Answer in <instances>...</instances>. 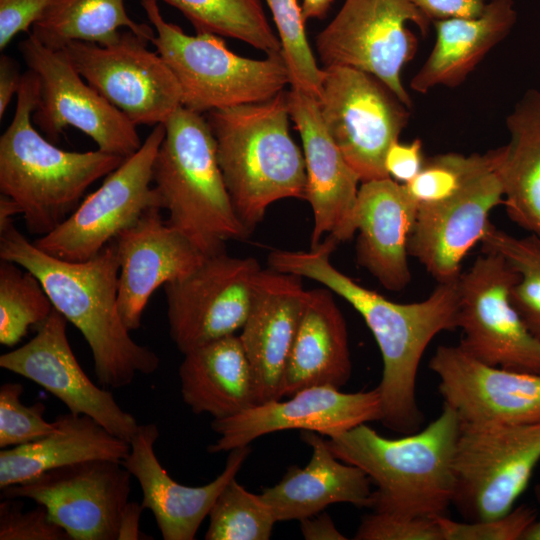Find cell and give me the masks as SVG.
Here are the masks:
<instances>
[{"instance_id":"obj_1","label":"cell","mask_w":540,"mask_h":540,"mask_svg":"<svg viewBox=\"0 0 540 540\" xmlns=\"http://www.w3.org/2000/svg\"><path fill=\"white\" fill-rule=\"evenodd\" d=\"M338 244L326 236L310 251L275 250L268 255V265L319 282L362 316L382 357V377L377 387L382 402L380 421L396 432H416L424 421L416 397L419 363L437 334L458 328V279L438 283L422 301L397 303L334 267L329 257Z\"/></svg>"},{"instance_id":"obj_2","label":"cell","mask_w":540,"mask_h":540,"mask_svg":"<svg viewBox=\"0 0 540 540\" xmlns=\"http://www.w3.org/2000/svg\"><path fill=\"white\" fill-rule=\"evenodd\" d=\"M0 258L39 279L54 309L85 338L101 385L122 388L138 373L150 375L158 369L157 354L132 339L120 316L114 240L86 261H67L29 242L10 220L0 225Z\"/></svg>"},{"instance_id":"obj_3","label":"cell","mask_w":540,"mask_h":540,"mask_svg":"<svg viewBox=\"0 0 540 540\" xmlns=\"http://www.w3.org/2000/svg\"><path fill=\"white\" fill-rule=\"evenodd\" d=\"M461 420L443 404L424 429L381 436L367 423L326 438L333 454L360 468L377 489L371 508L407 516H444L455 494L454 460Z\"/></svg>"},{"instance_id":"obj_4","label":"cell","mask_w":540,"mask_h":540,"mask_svg":"<svg viewBox=\"0 0 540 540\" xmlns=\"http://www.w3.org/2000/svg\"><path fill=\"white\" fill-rule=\"evenodd\" d=\"M39 89L38 77L28 69L13 119L0 137V191L17 203L27 231L41 237L61 225L86 190L125 158L99 149L66 151L44 138L32 124Z\"/></svg>"},{"instance_id":"obj_5","label":"cell","mask_w":540,"mask_h":540,"mask_svg":"<svg viewBox=\"0 0 540 540\" xmlns=\"http://www.w3.org/2000/svg\"><path fill=\"white\" fill-rule=\"evenodd\" d=\"M206 119L233 208L250 232L272 203L306 198L305 160L290 135L286 91L267 101L211 110Z\"/></svg>"},{"instance_id":"obj_6","label":"cell","mask_w":540,"mask_h":540,"mask_svg":"<svg viewBox=\"0 0 540 540\" xmlns=\"http://www.w3.org/2000/svg\"><path fill=\"white\" fill-rule=\"evenodd\" d=\"M153 164V184L167 223L187 236L205 257L226 252L227 241L251 233L233 208L203 114L179 107L166 120Z\"/></svg>"},{"instance_id":"obj_7","label":"cell","mask_w":540,"mask_h":540,"mask_svg":"<svg viewBox=\"0 0 540 540\" xmlns=\"http://www.w3.org/2000/svg\"><path fill=\"white\" fill-rule=\"evenodd\" d=\"M154 27L152 44L176 77L182 106L203 114L215 109L259 103L275 97L290 84L282 52L263 59L229 50L221 36L186 34L167 22L157 0H140Z\"/></svg>"},{"instance_id":"obj_8","label":"cell","mask_w":540,"mask_h":540,"mask_svg":"<svg viewBox=\"0 0 540 540\" xmlns=\"http://www.w3.org/2000/svg\"><path fill=\"white\" fill-rule=\"evenodd\" d=\"M540 461V421L525 424L461 422L453 504L468 521L513 509Z\"/></svg>"},{"instance_id":"obj_9","label":"cell","mask_w":540,"mask_h":540,"mask_svg":"<svg viewBox=\"0 0 540 540\" xmlns=\"http://www.w3.org/2000/svg\"><path fill=\"white\" fill-rule=\"evenodd\" d=\"M409 23L426 35L431 21L409 0H345L315 37L322 68L347 66L368 72L411 108V97L401 80L418 46Z\"/></svg>"},{"instance_id":"obj_10","label":"cell","mask_w":540,"mask_h":540,"mask_svg":"<svg viewBox=\"0 0 540 540\" xmlns=\"http://www.w3.org/2000/svg\"><path fill=\"white\" fill-rule=\"evenodd\" d=\"M321 118L360 182L388 178L384 159L409 120V107L376 76L347 66L323 68Z\"/></svg>"},{"instance_id":"obj_11","label":"cell","mask_w":540,"mask_h":540,"mask_svg":"<svg viewBox=\"0 0 540 540\" xmlns=\"http://www.w3.org/2000/svg\"><path fill=\"white\" fill-rule=\"evenodd\" d=\"M164 135V124L155 125L140 148L108 174L61 225L33 243L54 257L86 261L146 212L162 209L153 184V164Z\"/></svg>"},{"instance_id":"obj_12","label":"cell","mask_w":540,"mask_h":540,"mask_svg":"<svg viewBox=\"0 0 540 540\" xmlns=\"http://www.w3.org/2000/svg\"><path fill=\"white\" fill-rule=\"evenodd\" d=\"M517 272L499 254L483 251L458 278L459 347L488 365L540 375V339L510 301Z\"/></svg>"},{"instance_id":"obj_13","label":"cell","mask_w":540,"mask_h":540,"mask_svg":"<svg viewBox=\"0 0 540 540\" xmlns=\"http://www.w3.org/2000/svg\"><path fill=\"white\" fill-rule=\"evenodd\" d=\"M130 30L108 45L75 41L62 50L82 78L133 124L158 125L182 106L173 72Z\"/></svg>"},{"instance_id":"obj_14","label":"cell","mask_w":540,"mask_h":540,"mask_svg":"<svg viewBox=\"0 0 540 540\" xmlns=\"http://www.w3.org/2000/svg\"><path fill=\"white\" fill-rule=\"evenodd\" d=\"M18 48L39 80L32 119L50 141L74 127L109 154L127 158L140 148L136 125L90 86L62 51L48 48L32 34Z\"/></svg>"},{"instance_id":"obj_15","label":"cell","mask_w":540,"mask_h":540,"mask_svg":"<svg viewBox=\"0 0 540 540\" xmlns=\"http://www.w3.org/2000/svg\"><path fill=\"white\" fill-rule=\"evenodd\" d=\"M131 477L120 461L87 460L8 486L2 496L43 505L71 540H117Z\"/></svg>"},{"instance_id":"obj_16","label":"cell","mask_w":540,"mask_h":540,"mask_svg":"<svg viewBox=\"0 0 540 540\" xmlns=\"http://www.w3.org/2000/svg\"><path fill=\"white\" fill-rule=\"evenodd\" d=\"M260 269L255 258L223 252L164 286L170 337L182 354L243 327Z\"/></svg>"},{"instance_id":"obj_17","label":"cell","mask_w":540,"mask_h":540,"mask_svg":"<svg viewBox=\"0 0 540 540\" xmlns=\"http://www.w3.org/2000/svg\"><path fill=\"white\" fill-rule=\"evenodd\" d=\"M290 397L285 401L259 403L231 417L213 419L211 428L219 438L208 451L229 452L266 434L289 429L330 437L382 417L377 388L346 393L331 386H312Z\"/></svg>"},{"instance_id":"obj_18","label":"cell","mask_w":540,"mask_h":540,"mask_svg":"<svg viewBox=\"0 0 540 540\" xmlns=\"http://www.w3.org/2000/svg\"><path fill=\"white\" fill-rule=\"evenodd\" d=\"M67 322L54 309L30 341L0 356V367L33 381L69 412L91 417L130 443L139 424L110 391L95 385L83 371L67 338Z\"/></svg>"},{"instance_id":"obj_19","label":"cell","mask_w":540,"mask_h":540,"mask_svg":"<svg viewBox=\"0 0 540 540\" xmlns=\"http://www.w3.org/2000/svg\"><path fill=\"white\" fill-rule=\"evenodd\" d=\"M429 368L461 422L525 424L540 421V375L481 362L458 346L437 347Z\"/></svg>"},{"instance_id":"obj_20","label":"cell","mask_w":540,"mask_h":540,"mask_svg":"<svg viewBox=\"0 0 540 540\" xmlns=\"http://www.w3.org/2000/svg\"><path fill=\"white\" fill-rule=\"evenodd\" d=\"M160 210L146 212L114 239L118 307L130 332L141 327L144 309L156 289L182 279L205 258L187 236L163 221Z\"/></svg>"},{"instance_id":"obj_21","label":"cell","mask_w":540,"mask_h":540,"mask_svg":"<svg viewBox=\"0 0 540 540\" xmlns=\"http://www.w3.org/2000/svg\"><path fill=\"white\" fill-rule=\"evenodd\" d=\"M290 118L299 132L306 167V200L314 226L311 249L323 235L339 243L353 237L352 212L358 195L359 177L345 160L320 115L317 99L291 87L286 91Z\"/></svg>"},{"instance_id":"obj_22","label":"cell","mask_w":540,"mask_h":540,"mask_svg":"<svg viewBox=\"0 0 540 540\" xmlns=\"http://www.w3.org/2000/svg\"><path fill=\"white\" fill-rule=\"evenodd\" d=\"M155 423L139 424L122 461L142 490V506L152 512L164 540H192L224 487L236 478L251 453L249 445L229 451L222 473L203 486H185L171 478L159 462L154 445Z\"/></svg>"},{"instance_id":"obj_23","label":"cell","mask_w":540,"mask_h":540,"mask_svg":"<svg viewBox=\"0 0 540 540\" xmlns=\"http://www.w3.org/2000/svg\"><path fill=\"white\" fill-rule=\"evenodd\" d=\"M503 204V189L496 170L457 196L437 205L418 208L408 240L415 257L437 283L459 278L461 262L481 242L490 213Z\"/></svg>"},{"instance_id":"obj_24","label":"cell","mask_w":540,"mask_h":540,"mask_svg":"<svg viewBox=\"0 0 540 540\" xmlns=\"http://www.w3.org/2000/svg\"><path fill=\"white\" fill-rule=\"evenodd\" d=\"M307 290L301 277L260 269L239 338L250 362L259 403L278 400L289 352L303 312Z\"/></svg>"},{"instance_id":"obj_25","label":"cell","mask_w":540,"mask_h":540,"mask_svg":"<svg viewBox=\"0 0 540 540\" xmlns=\"http://www.w3.org/2000/svg\"><path fill=\"white\" fill-rule=\"evenodd\" d=\"M417 212L404 184L389 177L359 187L350 221L352 234L358 231L357 262L387 290H403L411 281L408 240Z\"/></svg>"},{"instance_id":"obj_26","label":"cell","mask_w":540,"mask_h":540,"mask_svg":"<svg viewBox=\"0 0 540 540\" xmlns=\"http://www.w3.org/2000/svg\"><path fill=\"white\" fill-rule=\"evenodd\" d=\"M300 437L312 448L310 461L304 468L291 466L260 494L277 522L300 521L336 503L371 507V480L360 468L338 459L319 433L302 431Z\"/></svg>"},{"instance_id":"obj_27","label":"cell","mask_w":540,"mask_h":540,"mask_svg":"<svg viewBox=\"0 0 540 540\" xmlns=\"http://www.w3.org/2000/svg\"><path fill=\"white\" fill-rule=\"evenodd\" d=\"M352 363L344 316L328 288L307 290L283 375L282 396L312 386L341 388Z\"/></svg>"},{"instance_id":"obj_28","label":"cell","mask_w":540,"mask_h":540,"mask_svg":"<svg viewBox=\"0 0 540 540\" xmlns=\"http://www.w3.org/2000/svg\"><path fill=\"white\" fill-rule=\"evenodd\" d=\"M179 366L180 392L195 414L213 419L259 404L255 377L239 335H229L186 352Z\"/></svg>"},{"instance_id":"obj_29","label":"cell","mask_w":540,"mask_h":540,"mask_svg":"<svg viewBox=\"0 0 540 540\" xmlns=\"http://www.w3.org/2000/svg\"><path fill=\"white\" fill-rule=\"evenodd\" d=\"M516 20L513 0H489L479 16L432 22L435 43L411 79V89L424 94L437 86L460 85L488 52L507 37Z\"/></svg>"},{"instance_id":"obj_30","label":"cell","mask_w":540,"mask_h":540,"mask_svg":"<svg viewBox=\"0 0 540 540\" xmlns=\"http://www.w3.org/2000/svg\"><path fill=\"white\" fill-rule=\"evenodd\" d=\"M50 434L0 451V489L24 482L45 471L95 459L122 462L130 443L110 433L87 415L68 412L54 420Z\"/></svg>"},{"instance_id":"obj_31","label":"cell","mask_w":540,"mask_h":540,"mask_svg":"<svg viewBox=\"0 0 540 540\" xmlns=\"http://www.w3.org/2000/svg\"><path fill=\"white\" fill-rule=\"evenodd\" d=\"M509 142L495 149V170L509 218L540 236V92L528 90L506 119Z\"/></svg>"},{"instance_id":"obj_32","label":"cell","mask_w":540,"mask_h":540,"mask_svg":"<svg viewBox=\"0 0 540 540\" xmlns=\"http://www.w3.org/2000/svg\"><path fill=\"white\" fill-rule=\"evenodd\" d=\"M123 27L149 42L155 37L149 25L137 23L128 15L124 0H52L31 34L59 51L75 41L111 44Z\"/></svg>"},{"instance_id":"obj_33","label":"cell","mask_w":540,"mask_h":540,"mask_svg":"<svg viewBox=\"0 0 540 540\" xmlns=\"http://www.w3.org/2000/svg\"><path fill=\"white\" fill-rule=\"evenodd\" d=\"M176 8L197 33L240 40L268 54L282 52L261 0H157Z\"/></svg>"},{"instance_id":"obj_34","label":"cell","mask_w":540,"mask_h":540,"mask_svg":"<svg viewBox=\"0 0 540 540\" xmlns=\"http://www.w3.org/2000/svg\"><path fill=\"white\" fill-rule=\"evenodd\" d=\"M54 306L39 279L22 266L0 262V343L18 344L31 327L41 325Z\"/></svg>"},{"instance_id":"obj_35","label":"cell","mask_w":540,"mask_h":540,"mask_svg":"<svg viewBox=\"0 0 540 540\" xmlns=\"http://www.w3.org/2000/svg\"><path fill=\"white\" fill-rule=\"evenodd\" d=\"M481 244L483 251L499 254L517 272L510 301L529 331L540 339V236L516 237L491 224Z\"/></svg>"},{"instance_id":"obj_36","label":"cell","mask_w":540,"mask_h":540,"mask_svg":"<svg viewBox=\"0 0 540 540\" xmlns=\"http://www.w3.org/2000/svg\"><path fill=\"white\" fill-rule=\"evenodd\" d=\"M495 170V150L485 154H439L425 159L419 174L404 184L418 208L443 203Z\"/></svg>"},{"instance_id":"obj_37","label":"cell","mask_w":540,"mask_h":540,"mask_svg":"<svg viewBox=\"0 0 540 540\" xmlns=\"http://www.w3.org/2000/svg\"><path fill=\"white\" fill-rule=\"evenodd\" d=\"M206 540H268L277 522L261 495L232 479L209 512Z\"/></svg>"},{"instance_id":"obj_38","label":"cell","mask_w":540,"mask_h":540,"mask_svg":"<svg viewBox=\"0 0 540 540\" xmlns=\"http://www.w3.org/2000/svg\"><path fill=\"white\" fill-rule=\"evenodd\" d=\"M277 28L282 54L290 75L291 87L298 88L316 99L321 93L324 69L307 40L305 19L298 0H265Z\"/></svg>"},{"instance_id":"obj_39","label":"cell","mask_w":540,"mask_h":540,"mask_svg":"<svg viewBox=\"0 0 540 540\" xmlns=\"http://www.w3.org/2000/svg\"><path fill=\"white\" fill-rule=\"evenodd\" d=\"M22 384L4 383L0 387V448H10L36 441L56 428L44 418L46 406L36 402L24 405Z\"/></svg>"},{"instance_id":"obj_40","label":"cell","mask_w":540,"mask_h":540,"mask_svg":"<svg viewBox=\"0 0 540 540\" xmlns=\"http://www.w3.org/2000/svg\"><path fill=\"white\" fill-rule=\"evenodd\" d=\"M536 518L535 509L521 505L494 518L457 522L444 515L437 520L443 540H522L524 532Z\"/></svg>"},{"instance_id":"obj_41","label":"cell","mask_w":540,"mask_h":540,"mask_svg":"<svg viewBox=\"0 0 540 540\" xmlns=\"http://www.w3.org/2000/svg\"><path fill=\"white\" fill-rule=\"evenodd\" d=\"M356 540H443L436 518L374 511L365 516L354 536Z\"/></svg>"},{"instance_id":"obj_42","label":"cell","mask_w":540,"mask_h":540,"mask_svg":"<svg viewBox=\"0 0 540 540\" xmlns=\"http://www.w3.org/2000/svg\"><path fill=\"white\" fill-rule=\"evenodd\" d=\"M22 508L14 499L0 503V540H71L43 505L29 511Z\"/></svg>"},{"instance_id":"obj_43","label":"cell","mask_w":540,"mask_h":540,"mask_svg":"<svg viewBox=\"0 0 540 540\" xmlns=\"http://www.w3.org/2000/svg\"><path fill=\"white\" fill-rule=\"evenodd\" d=\"M52 0H0V49L27 32L43 15Z\"/></svg>"},{"instance_id":"obj_44","label":"cell","mask_w":540,"mask_h":540,"mask_svg":"<svg viewBox=\"0 0 540 540\" xmlns=\"http://www.w3.org/2000/svg\"><path fill=\"white\" fill-rule=\"evenodd\" d=\"M420 139L410 143L394 142L387 150L384 167L389 178L400 184L412 181L421 171L425 157Z\"/></svg>"},{"instance_id":"obj_45","label":"cell","mask_w":540,"mask_h":540,"mask_svg":"<svg viewBox=\"0 0 540 540\" xmlns=\"http://www.w3.org/2000/svg\"><path fill=\"white\" fill-rule=\"evenodd\" d=\"M431 23L450 18H472L479 16L485 0H409Z\"/></svg>"},{"instance_id":"obj_46","label":"cell","mask_w":540,"mask_h":540,"mask_svg":"<svg viewBox=\"0 0 540 540\" xmlns=\"http://www.w3.org/2000/svg\"><path fill=\"white\" fill-rule=\"evenodd\" d=\"M22 75L17 62L10 56L0 57V119L3 118L14 95L21 85Z\"/></svg>"},{"instance_id":"obj_47","label":"cell","mask_w":540,"mask_h":540,"mask_svg":"<svg viewBox=\"0 0 540 540\" xmlns=\"http://www.w3.org/2000/svg\"><path fill=\"white\" fill-rule=\"evenodd\" d=\"M300 529L306 540H346L335 526L331 517L320 512L311 517L300 520Z\"/></svg>"},{"instance_id":"obj_48","label":"cell","mask_w":540,"mask_h":540,"mask_svg":"<svg viewBox=\"0 0 540 540\" xmlns=\"http://www.w3.org/2000/svg\"><path fill=\"white\" fill-rule=\"evenodd\" d=\"M143 510L141 503L127 502L122 512L117 540L141 539L140 518Z\"/></svg>"},{"instance_id":"obj_49","label":"cell","mask_w":540,"mask_h":540,"mask_svg":"<svg viewBox=\"0 0 540 540\" xmlns=\"http://www.w3.org/2000/svg\"><path fill=\"white\" fill-rule=\"evenodd\" d=\"M333 0H302L301 9L305 21L326 16Z\"/></svg>"},{"instance_id":"obj_50","label":"cell","mask_w":540,"mask_h":540,"mask_svg":"<svg viewBox=\"0 0 540 540\" xmlns=\"http://www.w3.org/2000/svg\"><path fill=\"white\" fill-rule=\"evenodd\" d=\"M20 214L21 210L17 203L10 197L1 194L0 197V225L12 220V217Z\"/></svg>"},{"instance_id":"obj_51","label":"cell","mask_w":540,"mask_h":540,"mask_svg":"<svg viewBox=\"0 0 540 540\" xmlns=\"http://www.w3.org/2000/svg\"><path fill=\"white\" fill-rule=\"evenodd\" d=\"M535 497L540 505V484L534 489ZM522 540H540V518L535 519L526 529L522 536Z\"/></svg>"}]
</instances>
